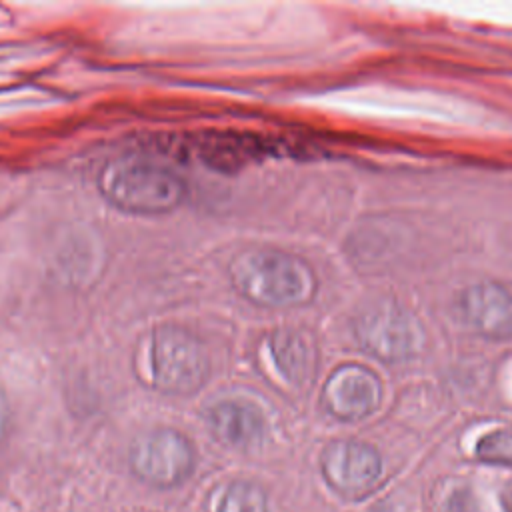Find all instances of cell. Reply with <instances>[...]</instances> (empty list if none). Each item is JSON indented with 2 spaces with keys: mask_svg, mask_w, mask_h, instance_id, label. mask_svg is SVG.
Instances as JSON below:
<instances>
[{
  "mask_svg": "<svg viewBox=\"0 0 512 512\" xmlns=\"http://www.w3.org/2000/svg\"><path fill=\"white\" fill-rule=\"evenodd\" d=\"M210 354L188 328L172 322L152 326L136 342L132 372L136 380L162 396H192L210 378Z\"/></svg>",
  "mask_w": 512,
  "mask_h": 512,
  "instance_id": "6da1fadb",
  "label": "cell"
},
{
  "mask_svg": "<svg viewBox=\"0 0 512 512\" xmlns=\"http://www.w3.org/2000/svg\"><path fill=\"white\" fill-rule=\"evenodd\" d=\"M228 276L232 288L260 308H292L308 304L318 288L314 270L298 256L274 248L238 252Z\"/></svg>",
  "mask_w": 512,
  "mask_h": 512,
  "instance_id": "7a4b0ae2",
  "label": "cell"
},
{
  "mask_svg": "<svg viewBox=\"0 0 512 512\" xmlns=\"http://www.w3.org/2000/svg\"><path fill=\"white\" fill-rule=\"evenodd\" d=\"M96 184L110 206L132 216L168 214L186 198V184L176 172L136 156H122L104 164Z\"/></svg>",
  "mask_w": 512,
  "mask_h": 512,
  "instance_id": "3957f363",
  "label": "cell"
},
{
  "mask_svg": "<svg viewBox=\"0 0 512 512\" xmlns=\"http://www.w3.org/2000/svg\"><path fill=\"white\" fill-rule=\"evenodd\" d=\"M196 448L176 428H152L136 436L128 448V468L136 480L156 490L184 484L196 470Z\"/></svg>",
  "mask_w": 512,
  "mask_h": 512,
  "instance_id": "277c9868",
  "label": "cell"
},
{
  "mask_svg": "<svg viewBox=\"0 0 512 512\" xmlns=\"http://www.w3.org/2000/svg\"><path fill=\"white\" fill-rule=\"evenodd\" d=\"M358 344L382 362H404L412 358L424 340L416 316L394 300H376L366 306L356 322Z\"/></svg>",
  "mask_w": 512,
  "mask_h": 512,
  "instance_id": "5b68a950",
  "label": "cell"
},
{
  "mask_svg": "<svg viewBox=\"0 0 512 512\" xmlns=\"http://www.w3.org/2000/svg\"><path fill=\"white\" fill-rule=\"evenodd\" d=\"M254 360L260 374L274 386L298 390L314 378L318 352L310 334L296 328H276L262 336Z\"/></svg>",
  "mask_w": 512,
  "mask_h": 512,
  "instance_id": "8992f818",
  "label": "cell"
},
{
  "mask_svg": "<svg viewBox=\"0 0 512 512\" xmlns=\"http://www.w3.org/2000/svg\"><path fill=\"white\" fill-rule=\"evenodd\" d=\"M320 472L334 492L358 498L380 478L382 458L366 442L334 440L322 450Z\"/></svg>",
  "mask_w": 512,
  "mask_h": 512,
  "instance_id": "52a82bcc",
  "label": "cell"
},
{
  "mask_svg": "<svg viewBox=\"0 0 512 512\" xmlns=\"http://www.w3.org/2000/svg\"><path fill=\"white\" fill-rule=\"evenodd\" d=\"M320 400L336 420H362L380 406L382 384L372 370L360 364H342L326 378Z\"/></svg>",
  "mask_w": 512,
  "mask_h": 512,
  "instance_id": "ba28073f",
  "label": "cell"
},
{
  "mask_svg": "<svg viewBox=\"0 0 512 512\" xmlns=\"http://www.w3.org/2000/svg\"><path fill=\"white\" fill-rule=\"evenodd\" d=\"M458 318L480 336H512V290L496 282L468 286L456 298Z\"/></svg>",
  "mask_w": 512,
  "mask_h": 512,
  "instance_id": "9c48e42d",
  "label": "cell"
},
{
  "mask_svg": "<svg viewBox=\"0 0 512 512\" xmlns=\"http://www.w3.org/2000/svg\"><path fill=\"white\" fill-rule=\"evenodd\" d=\"M206 426L216 442L236 452L256 450L266 436L262 410L246 400H220L206 410Z\"/></svg>",
  "mask_w": 512,
  "mask_h": 512,
  "instance_id": "30bf717a",
  "label": "cell"
},
{
  "mask_svg": "<svg viewBox=\"0 0 512 512\" xmlns=\"http://www.w3.org/2000/svg\"><path fill=\"white\" fill-rule=\"evenodd\" d=\"M212 512H270L268 498L260 484L252 480H232L224 484Z\"/></svg>",
  "mask_w": 512,
  "mask_h": 512,
  "instance_id": "8fae6325",
  "label": "cell"
},
{
  "mask_svg": "<svg viewBox=\"0 0 512 512\" xmlns=\"http://www.w3.org/2000/svg\"><path fill=\"white\" fill-rule=\"evenodd\" d=\"M476 456L492 464L512 466V430H494L482 436L476 444Z\"/></svg>",
  "mask_w": 512,
  "mask_h": 512,
  "instance_id": "7c38bea8",
  "label": "cell"
},
{
  "mask_svg": "<svg viewBox=\"0 0 512 512\" xmlns=\"http://www.w3.org/2000/svg\"><path fill=\"white\" fill-rule=\"evenodd\" d=\"M448 512H474V502L468 492H458L450 498Z\"/></svg>",
  "mask_w": 512,
  "mask_h": 512,
  "instance_id": "4fadbf2b",
  "label": "cell"
},
{
  "mask_svg": "<svg viewBox=\"0 0 512 512\" xmlns=\"http://www.w3.org/2000/svg\"><path fill=\"white\" fill-rule=\"evenodd\" d=\"M8 422H10V406H8V398H6L4 390L0 388V442L6 436Z\"/></svg>",
  "mask_w": 512,
  "mask_h": 512,
  "instance_id": "5bb4252c",
  "label": "cell"
},
{
  "mask_svg": "<svg viewBox=\"0 0 512 512\" xmlns=\"http://www.w3.org/2000/svg\"><path fill=\"white\" fill-rule=\"evenodd\" d=\"M502 506L506 512H512V486L502 494Z\"/></svg>",
  "mask_w": 512,
  "mask_h": 512,
  "instance_id": "9a60e30c",
  "label": "cell"
},
{
  "mask_svg": "<svg viewBox=\"0 0 512 512\" xmlns=\"http://www.w3.org/2000/svg\"><path fill=\"white\" fill-rule=\"evenodd\" d=\"M140 512H150V510H140Z\"/></svg>",
  "mask_w": 512,
  "mask_h": 512,
  "instance_id": "2e32d148",
  "label": "cell"
}]
</instances>
